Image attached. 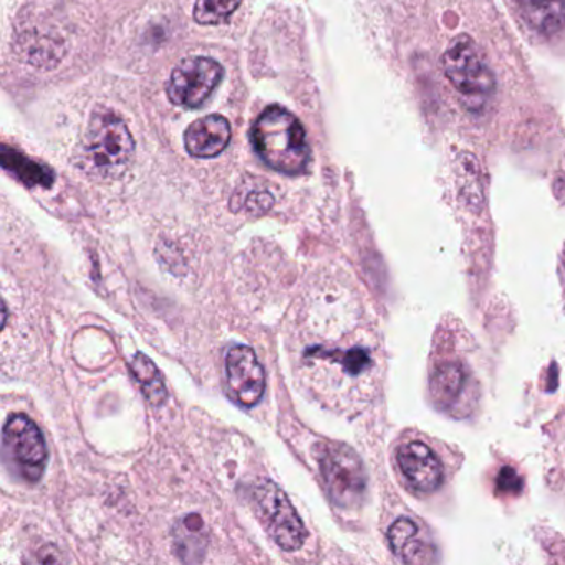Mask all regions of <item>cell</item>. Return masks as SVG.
Instances as JSON below:
<instances>
[{
    "instance_id": "obj_1",
    "label": "cell",
    "mask_w": 565,
    "mask_h": 565,
    "mask_svg": "<svg viewBox=\"0 0 565 565\" xmlns=\"http://www.w3.org/2000/svg\"><path fill=\"white\" fill-rule=\"evenodd\" d=\"M253 143L260 160L284 174H300L310 161V148L300 121L282 107H269L254 124Z\"/></svg>"
},
{
    "instance_id": "obj_2",
    "label": "cell",
    "mask_w": 565,
    "mask_h": 565,
    "mask_svg": "<svg viewBox=\"0 0 565 565\" xmlns=\"http://www.w3.org/2000/svg\"><path fill=\"white\" fill-rule=\"evenodd\" d=\"M303 366L339 380L343 388H372L379 379V355L365 340H347L345 345H313L302 352Z\"/></svg>"
},
{
    "instance_id": "obj_3",
    "label": "cell",
    "mask_w": 565,
    "mask_h": 565,
    "mask_svg": "<svg viewBox=\"0 0 565 565\" xmlns=\"http://www.w3.org/2000/svg\"><path fill=\"white\" fill-rule=\"evenodd\" d=\"M443 68L471 110L484 107L486 102L494 95V74L469 35L461 34L449 42L443 55Z\"/></svg>"
},
{
    "instance_id": "obj_4",
    "label": "cell",
    "mask_w": 565,
    "mask_h": 565,
    "mask_svg": "<svg viewBox=\"0 0 565 565\" xmlns=\"http://www.w3.org/2000/svg\"><path fill=\"white\" fill-rule=\"evenodd\" d=\"M317 461L333 504L345 511L359 508L366 492V471L360 456L342 443H326Z\"/></svg>"
},
{
    "instance_id": "obj_5",
    "label": "cell",
    "mask_w": 565,
    "mask_h": 565,
    "mask_svg": "<svg viewBox=\"0 0 565 565\" xmlns=\"http://www.w3.org/2000/svg\"><path fill=\"white\" fill-rule=\"evenodd\" d=\"M85 157L100 174H120L130 164L135 140L125 121L111 114L94 117L85 135Z\"/></svg>"
},
{
    "instance_id": "obj_6",
    "label": "cell",
    "mask_w": 565,
    "mask_h": 565,
    "mask_svg": "<svg viewBox=\"0 0 565 565\" xmlns=\"http://www.w3.org/2000/svg\"><path fill=\"white\" fill-rule=\"evenodd\" d=\"M254 509L269 537L282 551L296 552L307 539L306 525L286 492L273 481H260L253 491Z\"/></svg>"
},
{
    "instance_id": "obj_7",
    "label": "cell",
    "mask_w": 565,
    "mask_h": 565,
    "mask_svg": "<svg viewBox=\"0 0 565 565\" xmlns=\"http://www.w3.org/2000/svg\"><path fill=\"white\" fill-rule=\"evenodd\" d=\"M4 451L15 471L29 482L41 481L47 465V445L39 426L29 416L12 415L4 425Z\"/></svg>"
},
{
    "instance_id": "obj_8",
    "label": "cell",
    "mask_w": 565,
    "mask_h": 565,
    "mask_svg": "<svg viewBox=\"0 0 565 565\" xmlns=\"http://www.w3.org/2000/svg\"><path fill=\"white\" fill-rule=\"evenodd\" d=\"M220 62L210 57H190L181 61L171 72L167 92L178 107L200 108L223 81Z\"/></svg>"
},
{
    "instance_id": "obj_9",
    "label": "cell",
    "mask_w": 565,
    "mask_h": 565,
    "mask_svg": "<svg viewBox=\"0 0 565 565\" xmlns=\"http://www.w3.org/2000/svg\"><path fill=\"white\" fill-rule=\"evenodd\" d=\"M227 390L239 405L250 408L263 399L266 375L250 347L236 345L226 356Z\"/></svg>"
},
{
    "instance_id": "obj_10",
    "label": "cell",
    "mask_w": 565,
    "mask_h": 565,
    "mask_svg": "<svg viewBox=\"0 0 565 565\" xmlns=\"http://www.w3.org/2000/svg\"><path fill=\"white\" fill-rule=\"evenodd\" d=\"M396 462L406 482L416 491H436L443 482V466L438 456L425 443L409 441L399 446Z\"/></svg>"
},
{
    "instance_id": "obj_11",
    "label": "cell",
    "mask_w": 565,
    "mask_h": 565,
    "mask_svg": "<svg viewBox=\"0 0 565 565\" xmlns=\"http://www.w3.org/2000/svg\"><path fill=\"white\" fill-rule=\"evenodd\" d=\"M429 390L436 406L452 412L471 398V376L461 363L446 362L433 370Z\"/></svg>"
},
{
    "instance_id": "obj_12",
    "label": "cell",
    "mask_w": 565,
    "mask_h": 565,
    "mask_svg": "<svg viewBox=\"0 0 565 565\" xmlns=\"http://www.w3.org/2000/svg\"><path fill=\"white\" fill-rule=\"evenodd\" d=\"M231 141V125L221 115L200 118L188 127L184 147L194 158H214L226 150Z\"/></svg>"
},
{
    "instance_id": "obj_13",
    "label": "cell",
    "mask_w": 565,
    "mask_h": 565,
    "mask_svg": "<svg viewBox=\"0 0 565 565\" xmlns=\"http://www.w3.org/2000/svg\"><path fill=\"white\" fill-rule=\"evenodd\" d=\"M390 547L406 564H428L435 561V548L423 537L418 524L408 518H399L390 525Z\"/></svg>"
},
{
    "instance_id": "obj_14",
    "label": "cell",
    "mask_w": 565,
    "mask_h": 565,
    "mask_svg": "<svg viewBox=\"0 0 565 565\" xmlns=\"http://www.w3.org/2000/svg\"><path fill=\"white\" fill-rule=\"evenodd\" d=\"M518 4L525 22L545 38L565 28V0H518Z\"/></svg>"
},
{
    "instance_id": "obj_15",
    "label": "cell",
    "mask_w": 565,
    "mask_h": 565,
    "mask_svg": "<svg viewBox=\"0 0 565 565\" xmlns=\"http://www.w3.org/2000/svg\"><path fill=\"white\" fill-rule=\"evenodd\" d=\"M131 370H134L138 385L143 390L148 402L153 406H163L168 398V392L157 365L143 353H137L131 362Z\"/></svg>"
},
{
    "instance_id": "obj_16",
    "label": "cell",
    "mask_w": 565,
    "mask_h": 565,
    "mask_svg": "<svg viewBox=\"0 0 565 565\" xmlns=\"http://www.w3.org/2000/svg\"><path fill=\"white\" fill-rule=\"evenodd\" d=\"M2 163H4L6 170L12 171L28 186L49 188L54 181V177L47 168L34 163V161L22 157L21 153L11 150V148L6 147L2 151Z\"/></svg>"
},
{
    "instance_id": "obj_17",
    "label": "cell",
    "mask_w": 565,
    "mask_h": 565,
    "mask_svg": "<svg viewBox=\"0 0 565 565\" xmlns=\"http://www.w3.org/2000/svg\"><path fill=\"white\" fill-rule=\"evenodd\" d=\"M243 0H196L194 21L201 25H220L236 12Z\"/></svg>"
},
{
    "instance_id": "obj_18",
    "label": "cell",
    "mask_w": 565,
    "mask_h": 565,
    "mask_svg": "<svg viewBox=\"0 0 565 565\" xmlns=\"http://www.w3.org/2000/svg\"><path fill=\"white\" fill-rule=\"evenodd\" d=\"M499 491H505L508 494H518L521 491V478L515 475L514 469L502 468L498 479Z\"/></svg>"
},
{
    "instance_id": "obj_19",
    "label": "cell",
    "mask_w": 565,
    "mask_h": 565,
    "mask_svg": "<svg viewBox=\"0 0 565 565\" xmlns=\"http://www.w3.org/2000/svg\"><path fill=\"white\" fill-rule=\"evenodd\" d=\"M270 204H273V198L269 196L267 193H256L253 194V196L249 198V201H247V207H249L250 211H267L270 207Z\"/></svg>"
}]
</instances>
